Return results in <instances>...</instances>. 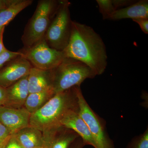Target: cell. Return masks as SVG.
<instances>
[{
	"instance_id": "6da1fadb",
	"label": "cell",
	"mask_w": 148,
	"mask_h": 148,
	"mask_svg": "<svg viewBox=\"0 0 148 148\" xmlns=\"http://www.w3.org/2000/svg\"><path fill=\"white\" fill-rule=\"evenodd\" d=\"M63 51L66 57L87 65L96 75L103 74L108 66L106 47L101 36L91 27L77 21H72L70 40Z\"/></svg>"
},
{
	"instance_id": "7a4b0ae2",
	"label": "cell",
	"mask_w": 148,
	"mask_h": 148,
	"mask_svg": "<svg viewBox=\"0 0 148 148\" xmlns=\"http://www.w3.org/2000/svg\"><path fill=\"white\" fill-rule=\"evenodd\" d=\"M78 87L56 93L41 108L31 114L30 126L39 130L42 134L61 126L60 122L66 114L79 110Z\"/></svg>"
},
{
	"instance_id": "3957f363",
	"label": "cell",
	"mask_w": 148,
	"mask_h": 148,
	"mask_svg": "<svg viewBox=\"0 0 148 148\" xmlns=\"http://www.w3.org/2000/svg\"><path fill=\"white\" fill-rule=\"evenodd\" d=\"M51 72L52 88L55 94L76 86L80 87L85 80L97 76L84 63L69 57H66Z\"/></svg>"
},
{
	"instance_id": "277c9868",
	"label": "cell",
	"mask_w": 148,
	"mask_h": 148,
	"mask_svg": "<svg viewBox=\"0 0 148 148\" xmlns=\"http://www.w3.org/2000/svg\"><path fill=\"white\" fill-rule=\"evenodd\" d=\"M59 1L40 0L21 36L23 49L34 46L44 38L51 20L58 7Z\"/></svg>"
},
{
	"instance_id": "5b68a950",
	"label": "cell",
	"mask_w": 148,
	"mask_h": 148,
	"mask_svg": "<svg viewBox=\"0 0 148 148\" xmlns=\"http://www.w3.org/2000/svg\"><path fill=\"white\" fill-rule=\"evenodd\" d=\"M71 4L69 1H59L45 36L48 45L58 51H64L71 37L72 21L69 9Z\"/></svg>"
},
{
	"instance_id": "8992f818",
	"label": "cell",
	"mask_w": 148,
	"mask_h": 148,
	"mask_svg": "<svg viewBox=\"0 0 148 148\" xmlns=\"http://www.w3.org/2000/svg\"><path fill=\"white\" fill-rule=\"evenodd\" d=\"M77 94L79 107V113L89 128L95 141L96 148H115L113 141L107 132L106 121L90 108L79 86L77 87Z\"/></svg>"
},
{
	"instance_id": "52a82bcc",
	"label": "cell",
	"mask_w": 148,
	"mask_h": 148,
	"mask_svg": "<svg viewBox=\"0 0 148 148\" xmlns=\"http://www.w3.org/2000/svg\"><path fill=\"white\" fill-rule=\"evenodd\" d=\"M33 67L41 70H53L57 67L66 56L64 51L50 48L44 38L27 49L20 51Z\"/></svg>"
},
{
	"instance_id": "ba28073f",
	"label": "cell",
	"mask_w": 148,
	"mask_h": 148,
	"mask_svg": "<svg viewBox=\"0 0 148 148\" xmlns=\"http://www.w3.org/2000/svg\"><path fill=\"white\" fill-rule=\"evenodd\" d=\"M33 67L23 55L7 63L0 69V86L6 88L28 75Z\"/></svg>"
},
{
	"instance_id": "9c48e42d",
	"label": "cell",
	"mask_w": 148,
	"mask_h": 148,
	"mask_svg": "<svg viewBox=\"0 0 148 148\" xmlns=\"http://www.w3.org/2000/svg\"><path fill=\"white\" fill-rule=\"evenodd\" d=\"M31 114L24 107L21 108L0 107V122L12 135L30 125Z\"/></svg>"
},
{
	"instance_id": "30bf717a",
	"label": "cell",
	"mask_w": 148,
	"mask_h": 148,
	"mask_svg": "<svg viewBox=\"0 0 148 148\" xmlns=\"http://www.w3.org/2000/svg\"><path fill=\"white\" fill-rule=\"evenodd\" d=\"M78 110L70 111L60 122V125L76 132L82 138L85 146L90 145L96 148V145L89 128L80 116Z\"/></svg>"
},
{
	"instance_id": "8fae6325",
	"label": "cell",
	"mask_w": 148,
	"mask_h": 148,
	"mask_svg": "<svg viewBox=\"0 0 148 148\" xmlns=\"http://www.w3.org/2000/svg\"><path fill=\"white\" fill-rule=\"evenodd\" d=\"M44 148H69L79 137L71 130L64 126H59L43 134Z\"/></svg>"
},
{
	"instance_id": "7c38bea8",
	"label": "cell",
	"mask_w": 148,
	"mask_h": 148,
	"mask_svg": "<svg viewBox=\"0 0 148 148\" xmlns=\"http://www.w3.org/2000/svg\"><path fill=\"white\" fill-rule=\"evenodd\" d=\"M28 75L5 88V99L3 106L14 108H24L29 94Z\"/></svg>"
},
{
	"instance_id": "4fadbf2b",
	"label": "cell",
	"mask_w": 148,
	"mask_h": 148,
	"mask_svg": "<svg viewBox=\"0 0 148 148\" xmlns=\"http://www.w3.org/2000/svg\"><path fill=\"white\" fill-rule=\"evenodd\" d=\"M52 85L51 70L46 71L32 67L28 75L29 94L52 88Z\"/></svg>"
},
{
	"instance_id": "5bb4252c",
	"label": "cell",
	"mask_w": 148,
	"mask_h": 148,
	"mask_svg": "<svg viewBox=\"0 0 148 148\" xmlns=\"http://www.w3.org/2000/svg\"><path fill=\"white\" fill-rule=\"evenodd\" d=\"M13 136L22 148H44L42 133L36 127L29 125L20 130Z\"/></svg>"
},
{
	"instance_id": "9a60e30c",
	"label": "cell",
	"mask_w": 148,
	"mask_h": 148,
	"mask_svg": "<svg viewBox=\"0 0 148 148\" xmlns=\"http://www.w3.org/2000/svg\"><path fill=\"white\" fill-rule=\"evenodd\" d=\"M140 18H148L147 0H141L126 7L117 10L109 19L118 20L131 18L133 20Z\"/></svg>"
},
{
	"instance_id": "2e32d148",
	"label": "cell",
	"mask_w": 148,
	"mask_h": 148,
	"mask_svg": "<svg viewBox=\"0 0 148 148\" xmlns=\"http://www.w3.org/2000/svg\"><path fill=\"white\" fill-rule=\"evenodd\" d=\"M33 2V0H13L9 5L0 11V30L5 28L18 13Z\"/></svg>"
},
{
	"instance_id": "e0dca14e",
	"label": "cell",
	"mask_w": 148,
	"mask_h": 148,
	"mask_svg": "<svg viewBox=\"0 0 148 148\" xmlns=\"http://www.w3.org/2000/svg\"><path fill=\"white\" fill-rule=\"evenodd\" d=\"M55 94L52 88L40 92L30 93L24 107L31 114L34 113L41 108Z\"/></svg>"
},
{
	"instance_id": "ac0fdd59",
	"label": "cell",
	"mask_w": 148,
	"mask_h": 148,
	"mask_svg": "<svg viewBox=\"0 0 148 148\" xmlns=\"http://www.w3.org/2000/svg\"><path fill=\"white\" fill-rule=\"evenodd\" d=\"M99 11L103 19H109L116 9L112 0H97Z\"/></svg>"
},
{
	"instance_id": "d6986e66",
	"label": "cell",
	"mask_w": 148,
	"mask_h": 148,
	"mask_svg": "<svg viewBox=\"0 0 148 148\" xmlns=\"http://www.w3.org/2000/svg\"><path fill=\"white\" fill-rule=\"evenodd\" d=\"M126 148H148V128L141 135L132 138Z\"/></svg>"
},
{
	"instance_id": "ffe728a7",
	"label": "cell",
	"mask_w": 148,
	"mask_h": 148,
	"mask_svg": "<svg viewBox=\"0 0 148 148\" xmlns=\"http://www.w3.org/2000/svg\"><path fill=\"white\" fill-rule=\"evenodd\" d=\"M22 55V53L20 51L15 52L7 49L4 52L0 54V69L3 68L7 63Z\"/></svg>"
},
{
	"instance_id": "44dd1931",
	"label": "cell",
	"mask_w": 148,
	"mask_h": 148,
	"mask_svg": "<svg viewBox=\"0 0 148 148\" xmlns=\"http://www.w3.org/2000/svg\"><path fill=\"white\" fill-rule=\"evenodd\" d=\"M13 135L9 130L0 122V148H5Z\"/></svg>"
},
{
	"instance_id": "7402d4cb",
	"label": "cell",
	"mask_w": 148,
	"mask_h": 148,
	"mask_svg": "<svg viewBox=\"0 0 148 148\" xmlns=\"http://www.w3.org/2000/svg\"><path fill=\"white\" fill-rule=\"evenodd\" d=\"M133 21L139 25L141 30L145 34H148V18H140Z\"/></svg>"
},
{
	"instance_id": "603a6c76",
	"label": "cell",
	"mask_w": 148,
	"mask_h": 148,
	"mask_svg": "<svg viewBox=\"0 0 148 148\" xmlns=\"http://www.w3.org/2000/svg\"><path fill=\"white\" fill-rule=\"evenodd\" d=\"M21 147L20 145L18 142L14 138L13 136L11 138L10 140L8 143L7 145L6 146L5 148H21Z\"/></svg>"
},
{
	"instance_id": "cb8c5ba5",
	"label": "cell",
	"mask_w": 148,
	"mask_h": 148,
	"mask_svg": "<svg viewBox=\"0 0 148 148\" xmlns=\"http://www.w3.org/2000/svg\"><path fill=\"white\" fill-rule=\"evenodd\" d=\"M84 146L82 139L79 137L74 141L69 148H83Z\"/></svg>"
},
{
	"instance_id": "d4e9b609",
	"label": "cell",
	"mask_w": 148,
	"mask_h": 148,
	"mask_svg": "<svg viewBox=\"0 0 148 148\" xmlns=\"http://www.w3.org/2000/svg\"><path fill=\"white\" fill-rule=\"evenodd\" d=\"M4 30L5 28H3L0 30V54L4 52L7 49L3 43V35Z\"/></svg>"
},
{
	"instance_id": "484cf974",
	"label": "cell",
	"mask_w": 148,
	"mask_h": 148,
	"mask_svg": "<svg viewBox=\"0 0 148 148\" xmlns=\"http://www.w3.org/2000/svg\"><path fill=\"white\" fill-rule=\"evenodd\" d=\"M6 96L5 88L0 86V107L3 106Z\"/></svg>"
},
{
	"instance_id": "4316f807",
	"label": "cell",
	"mask_w": 148,
	"mask_h": 148,
	"mask_svg": "<svg viewBox=\"0 0 148 148\" xmlns=\"http://www.w3.org/2000/svg\"><path fill=\"white\" fill-rule=\"evenodd\" d=\"M13 0H0V11L9 5Z\"/></svg>"
},
{
	"instance_id": "83f0119b",
	"label": "cell",
	"mask_w": 148,
	"mask_h": 148,
	"mask_svg": "<svg viewBox=\"0 0 148 148\" xmlns=\"http://www.w3.org/2000/svg\"><path fill=\"white\" fill-rule=\"evenodd\" d=\"M44 148L43 147H39V148Z\"/></svg>"
}]
</instances>
